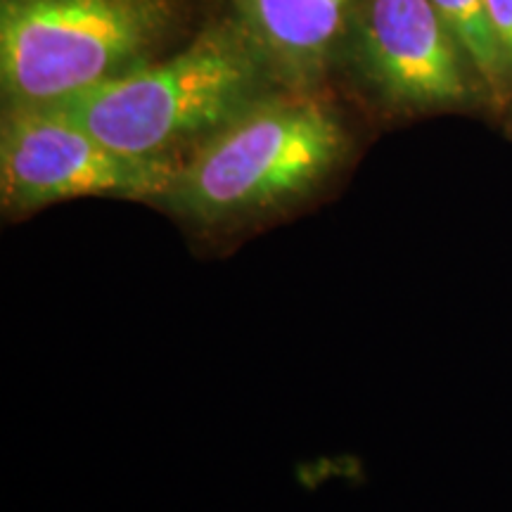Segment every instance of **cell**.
Listing matches in <instances>:
<instances>
[{
    "label": "cell",
    "mask_w": 512,
    "mask_h": 512,
    "mask_svg": "<svg viewBox=\"0 0 512 512\" xmlns=\"http://www.w3.org/2000/svg\"><path fill=\"white\" fill-rule=\"evenodd\" d=\"M287 91L311 93L347 43L358 0H228Z\"/></svg>",
    "instance_id": "6"
},
{
    "label": "cell",
    "mask_w": 512,
    "mask_h": 512,
    "mask_svg": "<svg viewBox=\"0 0 512 512\" xmlns=\"http://www.w3.org/2000/svg\"><path fill=\"white\" fill-rule=\"evenodd\" d=\"M178 164L112 150L50 105H10L0 128V202L34 214L79 197L162 202Z\"/></svg>",
    "instance_id": "4"
},
{
    "label": "cell",
    "mask_w": 512,
    "mask_h": 512,
    "mask_svg": "<svg viewBox=\"0 0 512 512\" xmlns=\"http://www.w3.org/2000/svg\"><path fill=\"white\" fill-rule=\"evenodd\" d=\"M347 152V131L328 105L275 91L195 147L159 204L195 226L254 219L323 185Z\"/></svg>",
    "instance_id": "2"
},
{
    "label": "cell",
    "mask_w": 512,
    "mask_h": 512,
    "mask_svg": "<svg viewBox=\"0 0 512 512\" xmlns=\"http://www.w3.org/2000/svg\"><path fill=\"white\" fill-rule=\"evenodd\" d=\"M432 5L470 57L486 91V98L491 102H501L510 93L512 83L508 72H505L494 36H491L484 0H432Z\"/></svg>",
    "instance_id": "7"
},
{
    "label": "cell",
    "mask_w": 512,
    "mask_h": 512,
    "mask_svg": "<svg viewBox=\"0 0 512 512\" xmlns=\"http://www.w3.org/2000/svg\"><path fill=\"white\" fill-rule=\"evenodd\" d=\"M486 19L512 83V0H484Z\"/></svg>",
    "instance_id": "8"
},
{
    "label": "cell",
    "mask_w": 512,
    "mask_h": 512,
    "mask_svg": "<svg viewBox=\"0 0 512 512\" xmlns=\"http://www.w3.org/2000/svg\"><path fill=\"white\" fill-rule=\"evenodd\" d=\"M275 91L287 88L233 19L204 29L166 60L140 64L50 107L124 155L183 162Z\"/></svg>",
    "instance_id": "1"
},
{
    "label": "cell",
    "mask_w": 512,
    "mask_h": 512,
    "mask_svg": "<svg viewBox=\"0 0 512 512\" xmlns=\"http://www.w3.org/2000/svg\"><path fill=\"white\" fill-rule=\"evenodd\" d=\"M176 0H0L5 107L57 105L150 62Z\"/></svg>",
    "instance_id": "3"
},
{
    "label": "cell",
    "mask_w": 512,
    "mask_h": 512,
    "mask_svg": "<svg viewBox=\"0 0 512 512\" xmlns=\"http://www.w3.org/2000/svg\"><path fill=\"white\" fill-rule=\"evenodd\" d=\"M347 43L358 72L394 112H453L489 100L432 0H358Z\"/></svg>",
    "instance_id": "5"
}]
</instances>
